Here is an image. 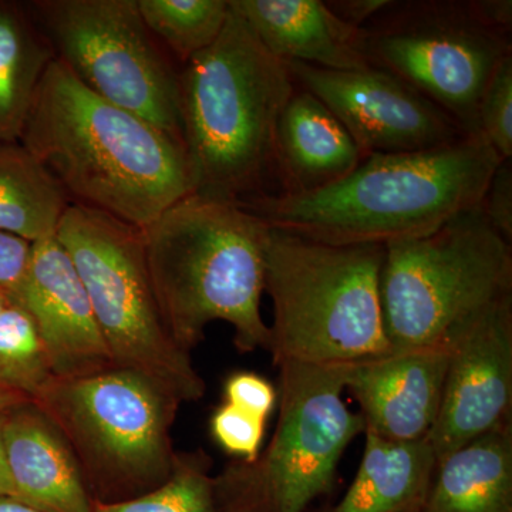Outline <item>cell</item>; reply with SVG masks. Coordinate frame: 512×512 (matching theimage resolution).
<instances>
[{"mask_svg": "<svg viewBox=\"0 0 512 512\" xmlns=\"http://www.w3.org/2000/svg\"><path fill=\"white\" fill-rule=\"evenodd\" d=\"M298 89L322 101L363 156L409 153L453 143L460 126L399 77L375 66L329 70L286 63Z\"/></svg>", "mask_w": 512, "mask_h": 512, "instance_id": "cell-12", "label": "cell"}, {"mask_svg": "<svg viewBox=\"0 0 512 512\" xmlns=\"http://www.w3.org/2000/svg\"><path fill=\"white\" fill-rule=\"evenodd\" d=\"M0 512H43L12 497H0Z\"/></svg>", "mask_w": 512, "mask_h": 512, "instance_id": "cell-35", "label": "cell"}, {"mask_svg": "<svg viewBox=\"0 0 512 512\" xmlns=\"http://www.w3.org/2000/svg\"><path fill=\"white\" fill-rule=\"evenodd\" d=\"M10 301H12V299H10L8 295H5V293L0 292V313H2L3 309H5L6 306L9 305Z\"/></svg>", "mask_w": 512, "mask_h": 512, "instance_id": "cell-36", "label": "cell"}, {"mask_svg": "<svg viewBox=\"0 0 512 512\" xmlns=\"http://www.w3.org/2000/svg\"><path fill=\"white\" fill-rule=\"evenodd\" d=\"M262 46L285 63L329 70L369 66L363 29L338 18L320 0H229Z\"/></svg>", "mask_w": 512, "mask_h": 512, "instance_id": "cell-17", "label": "cell"}, {"mask_svg": "<svg viewBox=\"0 0 512 512\" xmlns=\"http://www.w3.org/2000/svg\"><path fill=\"white\" fill-rule=\"evenodd\" d=\"M33 403L62 434L96 501L131 500L170 476L181 402L147 377L114 366L53 377Z\"/></svg>", "mask_w": 512, "mask_h": 512, "instance_id": "cell-7", "label": "cell"}, {"mask_svg": "<svg viewBox=\"0 0 512 512\" xmlns=\"http://www.w3.org/2000/svg\"><path fill=\"white\" fill-rule=\"evenodd\" d=\"M202 450L177 451L163 484L119 503L93 500V512H261L256 461L239 460L221 474Z\"/></svg>", "mask_w": 512, "mask_h": 512, "instance_id": "cell-19", "label": "cell"}, {"mask_svg": "<svg viewBox=\"0 0 512 512\" xmlns=\"http://www.w3.org/2000/svg\"><path fill=\"white\" fill-rule=\"evenodd\" d=\"M9 412V410H8ZM6 412L0 413V497L15 498V488L10 480L8 460H6L5 441H3V421Z\"/></svg>", "mask_w": 512, "mask_h": 512, "instance_id": "cell-33", "label": "cell"}, {"mask_svg": "<svg viewBox=\"0 0 512 512\" xmlns=\"http://www.w3.org/2000/svg\"><path fill=\"white\" fill-rule=\"evenodd\" d=\"M144 23L181 66L214 45L229 16V0H137Z\"/></svg>", "mask_w": 512, "mask_h": 512, "instance_id": "cell-24", "label": "cell"}, {"mask_svg": "<svg viewBox=\"0 0 512 512\" xmlns=\"http://www.w3.org/2000/svg\"><path fill=\"white\" fill-rule=\"evenodd\" d=\"M363 158L338 117L313 94L296 87L276 133L278 192L303 194L328 187L352 173Z\"/></svg>", "mask_w": 512, "mask_h": 512, "instance_id": "cell-18", "label": "cell"}, {"mask_svg": "<svg viewBox=\"0 0 512 512\" xmlns=\"http://www.w3.org/2000/svg\"><path fill=\"white\" fill-rule=\"evenodd\" d=\"M362 463L349 490L329 512H413L421 510L437 456L429 439L402 443L365 430Z\"/></svg>", "mask_w": 512, "mask_h": 512, "instance_id": "cell-21", "label": "cell"}, {"mask_svg": "<svg viewBox=\"0 0 512 512\" xmlns=\"http://www.w3.org/2000/svg\"><path fill=\"white\" fill-rule=\"evenodd\" d=\"M52 379L32 316L19 303L10 301L0 313V386L35 402Z\"/></svg>", "mask_w": 512, "mask_h": 512, "instance_id": "cell-25", "label": "cell"}, {"mask_svg": "<svg viewBox=\"0 0 512 512\" xmlns=\"http://www.w3.org/2000/svg\"><path fill=\"white\" fill-rule=\"evenodd\" d=\"M29 402L30 400L26 399L22 394L0 386V413L8 412V410L15 409V407L22 406V404Z\"/></svg>", "mask_w": 512, "mask_h": 512, "instance_id": "cell-34", "label": "cell"}, {"mask_svg": "<svg viewBox=\"0 0 512 512\" xmlns=\"http://www.w3.org/2000/svg\"><path fill=\"white\" fill-rule=\"evenodd\" d=\"M28 5L0 0V141H19L37 90L55 60Z\"/></svg>", "mask_w": 512, "mask_h": 512, "instance_id": "cell-22", "label": "cell"}, {"mask_svg": "<svg viewBox=\"0 0 512 512\" xmlns=\"http://www.w3.org/2000/svg\"><path fill=\"white\" fill-rule=\"evenodd\" d=\"M421 512H512V424L441 458Z\"/></svg>", "mask_w": 512, "mask_h": 512, "instance_id": "cell-20", "label": "cell"}, {"mask_svg": "<svg viewBox=\"0 0 512 512\" xmlns=\"http://www.w3.org/2000/svg\"><path fill=\"white\" fill-rule=\"evenodd\" d=\"M19 141L72 204L138 228L192 194L181 144L101 99L56 59L43 76Z\"/></svg>", "mask_w": 512, "mask_h": 512, "instance_id": "cell-2", "label": "cell"}, {"mask_svg": "<svg viewBox=\"0 0 512 512\" xmlns=\"http://www.w3.org/2000/svg\"><path fill=\"white\" fill-rule=\"evenodd\" d=\"M501 161L481 134H466L429 150L372 154L320 190L238 204L269 228L309 241L387 245L424 237L481 205Z\"/></svg>", "mask_w": 512, "mask_h": 512, "instance_id": "cell-1", "label": "cell"}, {"mask_svg": "<svg viewBox=\"0 0 512 512\" xmlns=\"http://www.w3.org/2000/svg\"><path fill=\"white\" fill-rule=\"evenodd\" d=\"M12 301L32 316L53 377L113 367L86 288L56 237L32 245L28 271Z\"/></svg>", "mask_w": 512, "mask_h": 512, "instance_id": "cell-14", "label": "cell"}, {"mask_svg": "<svg viewBox=\"0 0 512 512\" xmlns=\"http://www.w3.org/2000/svg\"><path fill=\"white\" fill-rule=\"evenodd\" d=\"M151 284L175 343L191 353L212 322L239 352L268 350L261 313L269 227L238 202L190 194L143 228Z\"/></svg>", "mask_w": 512, "mask_h": 512, "instance_id": "cell-4", "label": "cell"}, {"mask_svg": "<svg viewBox=\"0 0 512 512\" xmlns=\"http://www.w3.org/2000/svg\"><path fill=\"white\" fill-rule=\"evenodd\" d=\"M413 512H421V510L413 511Z\"/></svg>", "mask_w": 512, "mask_h": 512, "instance_id": "cell-37", "label": "cell"}, {"mask_svg": "<svg viewBox=\"0 0 512 512\" xmlns=\"http://www.w3.org/2000/svg\"><path fill=\"white\" fill-rule=\"evenodd\" d=\"M32 245L18 235L0 231V292L10 299L28 271Z\"/></svg>", "mask_w": 512, "mask_h": 512, "instance_id": "cell-30", "label": "cell"}, {"mask_svg": "<svg viewBox=\"0 0 512 512\" xmlns=\"http://www.w3.org/2000/svg\"><path fill=\"white\" fill-rule=\"evenodd\" d=\"M448 353L443 399L429 436L437 461L511 423L512 296L470 320Z\"/></svg>", "mask_w": 512, "mask_h": 512, "instance_id": "cell-13", "label": "cell"}, {"mask_svg": "<svg viewBox=\"0 0 512 512\" xmlns=\"http://www.w3.org/2000/svg\"><path fill=\"white\" fill-rule=\"evenodd\" d=\"M295 90L286 63L229 3L220 37L180 72L192 194L229 202L274 194L276 133Z\"/></svg>", "mask_w": 512, "mask_h": 512, "instance_id": "cell-3", "label": "cell"}, {"mask_svg": "<svg viewBox=\"0 0 512 512\" xmlns=\"http://www.w3.org/2000/svg\"><path fill=\"white\" fill-rule=\"evenodd\" d=\"M392 0H330L326 5L343 22L362 29L393 5Z\"/></svg>", "mask_w": 512, "mask_h": 512, "instance_id": "cell-31", "label": "cell"}, {"mask_svg": "<svg viewBox=\"0 0 512 512\" xmlns=\"http://www.w3.org/2000/svg\"><path fill=\"white\" fill-rule=\"evenodd\" d=\"M384 245H329L269 228L265 292L274 365H355L392 353L384 329Z\"/></svg>", "mask_w": 512, "mask_h": 512, "instance_id": "cell-5", "label": "cell"}, {"mask_svg": "<svg viewBox=\"0 0 512 512\" xmlns=\"http://www.w3.org/2000/svg\"><path fill=\"white\" fill-rule=\"evenodd\" d=\"M512 296V244L483 208L384 245L380 301L392 352L447 350L470 320Z\"/></svg>", "mask_w": 512, "mask_h": 512, "instance_id": "cell-6", "label": "cell"}, {"mask_svg": "<svg viewBox=\"0 0 512 512\" xmlns=\"http://www.w3.org/2000/svg\"><path fill=\"white\" fill-rule=\"evenodd\" d=\"M362 29L370 66L409 84L464 133L478 134V104L512 55L510 33L488 28L468 2H394Z\"/></svg>", "mask_w": 512, "mask_h": 512, "instance_id": "cell-10", "label": "cell"}, {"mask_svg": "<svg viewBox=\"0 0 512 512\" xmlns=\"http://www.w3.org/2000/svg\"><path fill=\"white\" fill-rule=\"evenodd\" d=\"M447 350H413L350 365L346 389L362 409L366 429L383 439H429L443 399Z\"/></svg>", "mask_w": 512, "mask_h": 512, "instance_id": "cell-15", "label": "cell"}, {"mask_svg": "<svg viewBox=\"0 0 512 512\" xmlns=\"http://www.w3.org/2000/svg\"><path fill=\"white\" fill-rule=\"evenodd\" d=\"M3 441L16 500L43 512H93L72 450L35 403L6 412Z\"/></svg>", "mask_w": 512, "mask_h": 512, "instance_id": "cell-16", "label": "cell"}, {"mask_svg": "<svg viewBox=\"0 0 512 512\" xmlns=\"http://www.w3.org/2000/svg\"><path fill=\"white\" fill-rule=\"evenodd\" d=\"M266 420L224 403L211 419V433L215 441L239 460L254 463L264 440Z\"/></svg>", "mask_w": 512, "mask_h": 512, "instance_id": "cell-27", "label": "cell"}, {"mask_svg": "<svg viewBox=\"0 0 512 512\" xmlns=\"http://www.w3.org/2000/svg\"><path fill=\"white\" fill-rule=\"evenodd\" d=\"M477 131L503 161L512 158V55L485 87L477 109Z\"/></svg>", "mask_w": 512, "mask_h": 512, "instance_id": "cell-26", "label": "cell"}, {"mask_svg": "<svg viewBox=\"0 0 512 512\" xmlns=\"http://www.w3.org/2000/svg\"><path fill=\"white\" fill-rule=\"evenodd\" d=\"M468 5H470L476 18L487 25L488 28L511 33V0H471Z\"/></svg>", "mask_w": 512, "mask_h": 512, "instance_id": "cell-32", "label": "cell"}, {"mask_svg": "<svg viewBox=\"0 0 512 512\" xmlns=\"http://www.w3.org/2000/svg\"><path fill=\"white\" fill-rule=\"evenodd\" d=\"M26 5L56 60L80 83L183 147L181 70L147 28L137 0H32Z\"/></svg>", "mask_w": 512, "mask_h": 512, "instance_id": "cell-9", "label": "cell"}, {"mask_svg": "<svg viewBox=\"0 0 512 512\" xmlns=\"http://www.w3.org/2000/svg\"><path fill=\"white\" fill-rule=\"evenodd\" d=\"M56 238L82 279L113 366L147 377L181 403L202 399L205 380L161 315L143 228L70 204Z\"/></svg>", "mask_w": 512, "mask_h": 512, "instance_id": "cell-8", "label": "cell"}, {"mask_svg": "<svg viewBox=\"0 0 512 512\" xmlns=\"http://www.w3.org/2000/svg\"><path fill=\"white\" fill-rule=\"evenodd\" d=\"M279 369V419L256 460L261 512H305L329 493L343 451L365 433L362 414L343 400L350 365L285 362Z\"/></svg>", "mask_w": 512, "mask_h": 512, "instance_id": "cell-11", "label": "cell"}, {"mask_svg": "<svg viewBox=\"0 0 512 512\" xmlns=\"http://www.w3.org/2000/svg\"><path fill=\"white\" fill-rule=\"evenodd\" d=\"M485 217L495 231L512 244V164L501 161L481 202Z\"/></svg>", "mask_w": 512, "mask_h": 512, "instance_id": "cell-29", "label": "cell"}, {"mask_svg": "<svg viewBox=\"0 0 512 512\" xmlns=\"http://www.w3.org/2000/svg\"><path fill=\"white\" fill-rule=\"evenodd\" d=\"M276 390L255 373H235L225 383V403L266 420L274 410Z\"/></svg>", "mask_w": 512, "mask_h": 512, "instance_id": "cell-28", "label": "cell"}, {"mask_svg": "<svg viewBox=\"0 0 512 512\" xmlns=\"http://www.w3.org/2000/svg\"><path fill=\"white\" fill-rule=\"evenodd\" d=\"M70 202L62 185L20 141H0V231L26 241L56 237Z\"/></svg>", "mask_w": 512, "mask_h": 512, "instance_id": "cell-23", "label": "cell"}]
</instances>
